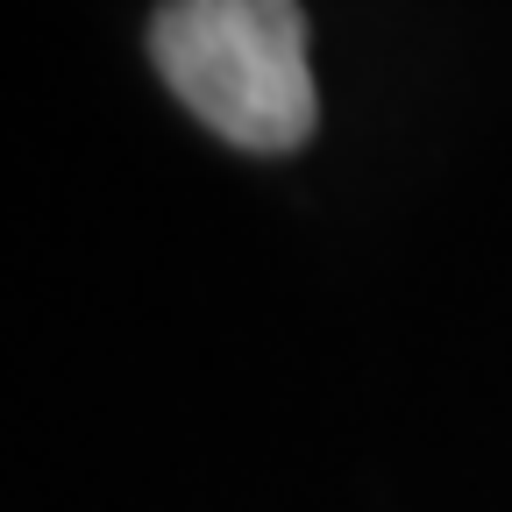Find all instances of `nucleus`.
<instances>
[{"label": "nucleus", "mask_w": 512, "mask_h": 512, "mask_svg": "<svg viewBox=\"0 0 512 512\" xmlns=\"http://www.w3.org/2000/svg\"><path fill=\"white\" fill-rule=\"evenodd\" d=\"M150 57L235 150H299L320 121L299 0H164L150 15Z\"/></svg>", "instance_id": "f257e3e1"}]
</instances>
